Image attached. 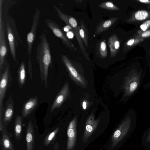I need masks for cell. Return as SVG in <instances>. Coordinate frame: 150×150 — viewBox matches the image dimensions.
Segmentation results:
<instances>
[{"label": "cell", "instance_id": "6", "mask_svg": "<svg viewBox=\"0 0 150 150\" xmlns=\"http://www.w3.org/2000/svg\"><path fill=\"white\" fill-rule=\"evenodd\" d=\"M40 12L37 8L35 9V12L33 16V23L30 31L28 33L26 37L28 52L30 57L31 54L32 47L36 37V31L40 17Z\"/></svg>", "mask_w": 150, "mask_h": 150}, {"label": "cell", "instance_id": "26", "mask_svg": "<svg viewBox=\"0 0 150 150\" xmlns=\"http://www.w3.org/2000/svg\"><path fill=\"white\" fill-rule=\"evenodd\" d=\"M111 20H108L105 21L100 25V29L101 30L102 29V30L104 29H106L110 27L112 25L113 21Z\"/></svg>", "mask_w": 150, "mask_h": 150}, {"label": "cell", "instance_id": "18", "mask_svg": "<svg viewBox=\"0 0 150 150\" xmlns=\"http://www.w3.org/2000/svg\"><path fill=\"white\" fill-rule=\"evenodd\" d=\"M18 81L19 85L21 88L24 84L25 79V62L23 61L21 64L18 70Z\"/></svg>", "mask_w": 150, "mask_h": 150}, {"label": "cell", "instance_id": "28", "mask_svg": "<svg viewBox=\"0 0 150 150\" xmlns=\"http://www.w3.org/2000/svg\"><path fill=\"white\" fill-rule=\"evenodd\" d=\"M142 37L146 38L150 36V30H147L143 33L142 35Z\"/></svg>", "mask_w": 150, "mask_h": 150}, {"label": "cell", "instance_id": "25", "mask_svg": "<svg viewBox=\"0 0 150 150\" xmlns=\"http://www.w3.org/2000/svg\"><path fill=\"white\" fill-rule=\"evenodd\" d=\"M79 34L80 37L83 40L85 44H86L87 45V35L86 31L83 28H81L79 29Z\"/></svg>", "mask_w": 150, "mask_h": 150}, {"label": "cell", "instance_id": "1", "mask_svg": "<svg viewBox=\"0 0 150 150\" xmlns=\"http://www.w3.org/2000/svg\"><path fill=\"white\" fill-rule=\"evenodd\" d=\"M145 74L143 69L134 67L125 72L122 85L123 97L125 101L137 93L143 81Z\"/></svg>", "mask_w": 150, "mask_h": 150}, {"label": "cell", "instance_id": "27", "mask_svg": "<svg viewBox=\"0 0 150 150\" xmlns=\"http://www.w3.org/2000/svg\"><path fill=\"white\" fill-rule=\"evenodd\" d=\"M150 26V20L146 21L140 26L141 29L143 31L146 30Z\"/></svg>", "mask_w": 150, "mask_h": 150}, {"label": "cell", "instance_id": "29", "mask_svg": "<svg viewBox=\"0 0 150 150\" xmlns=\"http://www.w3.org/2000/svg\"><path fill=\"white\" fill-rule=\"evenodd\" d=\"M114 47L115 49H118L120 46V43L118 40L116 41L114 43Z\"/></svg>", "mask_w": 150, "mask_h": 150}, {"label": "cell", "instance_id": "3", "mask_svg": "<svg viewBox=\"0 0 150 150\" xmlns=\"http://www.w3.org/2000/svg\"><path fill=\"white\" fill-rule=\"evenodd\" d=\"M137 116L135 111L130 109L123 120L115 131L111 138L112 147H114L129 134L136 125Z\"/></svg>", "mask_w": 150, "mask_h": 150}, {"label": "cell", "instance_id": "12", "mask_svg": "<svg viewBox=\"0 0 150 150\" xmlns=\"http://www.w3.org/2000/svg\"><path fill=\"white\" fill-rule=\"evenodd\" d=\"M69 93V86L66 83L57 94L52 106L51 111L60 107L67 97Z\"/></svg>", "mask_w": 150, "mask_h": 150}, {"label": "cell", "instance_id": "23", "mask_svg": "<svg viewBox=\"0 0 150 150\" xmlns=\"http://www.w3.org/2000/svg\"><path fill=\"white\" fill-rule=\"evenodd\" d=\"M100 52L101 55L103 57H105L107 54L106 45L104 41L100 43Z\"/></svg>", "mask_w": 150, "mask_h": 150}, {"label": "cell", "instance_id": "10", "mask_svg": "<svg viewBox=\"0 0 150 150\" xmlns=\"http://www.w3.org/2000/svg\"><path fill=\"white\" fill-rule=\"evenodd\" d=\"M77 117L76 116L70 122L67 130V150H71L74 147L76 139Z\"/></svg>", "mask_w": 150, "mask_h": 150}, {"label": "cell", "instance_id": "34", "mask_svg": "<svg viewBox=\"0 0 150 150\" xmlns=\"http://www.w3.org/2000/svg\"><path fill=\"white\" fill-rule=\"evenodd\" d=\"M139 1L143 3H144L146 4H150V1L146 0H140Z\"/></svg>", "mask_w": 150, "mask_h": 150}, {"label": "cell", "instance_id": "20", "mask_svg": "<svg viewBox=\"0 0 150 150\" xmlns=\"http://www.w3.org/2000/svg\"><path fill=\"white\" fill-rule=\"evenodd\" d=\"M59 129V127L57 128L46 137L44 141V145L45 146H48L56 136Z\"/></svg>", "mask_w": 150, "mask_h": 150}, {"label": "cell", "instance_id": "33", "mask_svg": "<svg viewBox=\"0 0 150 150\" xmlns=\"http://www.w3.org/2000/svg\"><path fill=\"white\" fill-rule=\"evenodd\" d=\"M87 104L86 102V101H84L82 103V107L84 109H86V108Z\"/></svg>", "mask_w": 150, "mask_h": 150}, {"label": "cell", "instance_id": "30", "mask_svg": "<svg viewBox=\"0 0 150 150\" xmlns=\"http://www.w3.org/2000/svg\"><path fill=\"white\" fill-rule=\"evenodd\" d=\"M143 87L145 89L150 88V80Z\"/></svg>", "mask_w": 150, "mask_h": 150}, {"label": "cell", "instance_id": "32", "mask_svg": "<svg viewBox=\"0 0 150 150\" xmlns=\"http://www.w3.org/2000/svg\"><path fill=\"white\" fill-rule=\"evenodd\" d=\"M67 37L69 38H72L74 36V35L73 33L71 32H69L67 33Z\"/></svg>", "mask_w": 150, "mask_h": 150}, {"label": "cell", "instance_id": "21", "mask_svg": "<svg viewBox=\"0 0 150 150\" xmlns=\"http://www.w3.org/2000/svg\"><path fill=\"white\" fill-rule=\"evenodd\" d=\"M149 13L147 11L141 10L136 12L135 14L134 17L137 20L142 21L148 18L149 16Z\"/></svg>", "mask_w": 150, "mask_h": 150}, {"label": "cell", "instance_id": "13", "mask_svg": "<svg viewBox=\"0 0 150 150\" xmlns=\"http://www.w3.org/2000/svg\"><path fill=\"white\" fill-rule=\"evenodd\" d=\"M62 59L68 69L70 74L74 80L81 84H85V81L83 78L79 74L76 69L73 66L70 60L65 55L61 54Z\"/></svg>", "mask_w": 150, "mask_h": 150}, {"label": "cell", "instance_id": "31", "mask_svg": "<svg viewBox=\"0 0 150 150\" xmlns=\"http://www.w3.org/2000/svg\"><path fill=\"white\" fill-rule=\"evenodd\" d=\"M134 42V39H131L129 40L127 42V45H132Z\"/></svg>", "mask_w": 150, "mask_h": 150}, {"label": "cell", "instance_id": "15", "mask_svg": "<svg viewBox=\"0 0 150 150\" xmlns=\"http://www.w3.org/2000/svg\"><path fill=\"white\" fill-rule=\"evenodd\" d=\"M38 99L35 97L30 99L23 106L21 117L25 118L34 110L38 103Z\"/></svg>", "mask_w": 150, "mask_h": 150}, {"label": "cell", "instance_id": "5", "mask_svg": "<svg viewBox=\"0 0 150 150\" xmlns=\"http://www.w3.org/2000/svg\"><path fill=\"white\" fill-rule=\"evenodd\" d=\"M54 7L56 10L58 16L68 25L71 27L74 31L77 40L82 51H83L84 46L79 35L78 30L77 24L76 20L74 18L63 13L59 8L55 5Z\"/></svg>", "mask_w": 150, "mask_h": 150}, {"label": "cell", "instance_id": "16", "mask_svg": "<svg viewBox=\"0 0 150 150\" xmlns=\"http://www.w3.org/2000/svg\"><path fill=\"white\" fill-rule=\"evenodd\" d=\"M1 137L0 144L1 146V150H14L10 137L6 129L4 127V130L1 132Z\"/></svg>", "mask_w": 150, "mask_h": 150}, {"label": "cell", "instance_id": "19", "mask_svg": "<svg viewBox=\"0 0 150 150\" xmlns=\"http://www.w3.org/2000/svg\"><path fill=\"white\" fill-rule=\"evenodd\" d=\"M13 113V105L11 103L6 107L3 119L4 122H9L11 119Z\"/></svg>", "mask_w": 150, "mask_h": 150}, {"label": "cell", "instance_id": "24", "mask_svg": "<svg viewBox=\"0 0 150 150\" xmlns=\"http://www.w3.org/2000/svg\"><path fill=\"white\" fill-rule=\"evenodd\" d=\"M102 7L109 9H117L118 8L112 2H108L103 3L101 5Z\"/></svg>", "mask_w": 150, "mask_h": 150}, {"label": "cell", "instance_id": "7", "mask_svg": "<svg viewBox=\"0 0 150 150\" xmlns=\"http://www.w3.org/2000/svg\"><path fill=\"white\" fill-rule=\"evenodd\" d=\"M6 30L7 36L10 52L12 58L15 61H17V52L18 47V39L9 24H6Z\"/></svg>", "mask_w": 150, "mask_h": 150}, {"label": "cell", "instance_id": "2", "mask_svg": "<svg viewBox=\"0 0 150 150\" xmlns=\"http://www.w3.org/2000/svg\"><path fill=\"white\" fill-rule=\"evenodd\" d=\"M40 41L36 50V59L39 66L42 83L44 81L46 88L47 87L48 69L52 67V57L50 44L46 35L42 34L39 37Z\"/></svg>", "mask_w": 150, "mask_h": 150}, {"label": "cell", "instance_id": "4", "mask_svg": "<svg viewBox=\"0 0 150 150\" xmlns=\"http://www.w3.org/2000/svg\"><path fill=\"white\" fill-rule=\"evenodd\" d=\"M3 0H0V70L6 60L8 54L5 35V26L2 17Z\"/></svg>", "mask_w": 150, "mask_h": 150}, {"label": "cell", "instance_id": "35", "mask_svg": "<svg viewBox=\"0 0 150 150\" xmlns=\"http://www.w3.org/2000/svg\"><path fill=\"white\" fill-rule=\"evenodd\" d=\"M69 29L67 28H66L64 29V31H68L69 30Z\"/></svg>", "mask_w": 150, "mask_h": 150}, {"label": "cell", "instance_id": "22", "mask_svg": "<svg viewBox=\"0 0 150 150\" xmlns=\"http://www.w3.org/2000/svg\"><path fill=\"white\" fill-rule=\"evenodd\" d=\"M142 143L145 146L150 148V126L143 136Z\"/></svg>", "mask_w": 150, "mask_h": 150}, {"label": "cell", "instance_id": "14", "mask_svg": "<svg viewBox=\"0 0 150 150\" xmlns=\"http://www.w3.org/2000/svg\"><path fill=\"white\" fill-rule=\"evenodd\" d=\"M35 135L33 126L29 121L27 126L26 132V150H33L35 145Z\"/></svg>", "mask_w": 150, "mask_h": 150}, {"label": "cell", "instance_id": "9", "mask_svg": "<svg viewBox=\"0 0 150 150\" xmlns=\"http://www.w3.org/2000/svg\"><path fill=\"white\" fill-rule=\"evenodd\" d=\"M10 69V65L7 63L6 68L1 76L0 82V119H1L2 106L3 101L7 88Z\"/></svg>", "mask_w": 150, "mask_h": 150}, {"label": "cell", "instance_id": "8", "mask_svg": "<svg viewBox=\"0 0 150 150\" xmlns=\"http://www.w3.org/2000/svg\"><path fill=\"white\" fill-rule=\"evenodd\" d=\"M46 23L49 28L56 36L60 38L63 43L69 48L72 46V43L69 40L62 30L61 27L54 21L49 19L46 20Z\"/></svg>", "mask_w": 150, "mask_h": 150}, {"label": "cell", "instance_id": "17", "mask_svg": "<svg viewBox=\"0 0 150 150\" xmlns=\"http://www.w3.org/2000/svg\"><path fill=\"white\" fill-rule=\"evenodd\" d=\"M22 117L16 116L14 125V135L15 138L20 140L21 138L23 119Z\"/></svg>", "mask_w": 150, "mask_h": 150}, {"label": "cell", "instance_id": "11", "mask_svg": "<svg viewBox=\"0 0 150 150\" xmlns=\"http://www.w3.org/2000/svg\"><path fill=\"white\" fill-rule=\"evenodd\" d=\"M99 120H96L93 114H92L88 118L86 123L85 128L83 134V140L86 142L89 137L94 132L97 127Z\"/></svg>", "mask_w": 150, "mask_h": 150}]
</instances>
